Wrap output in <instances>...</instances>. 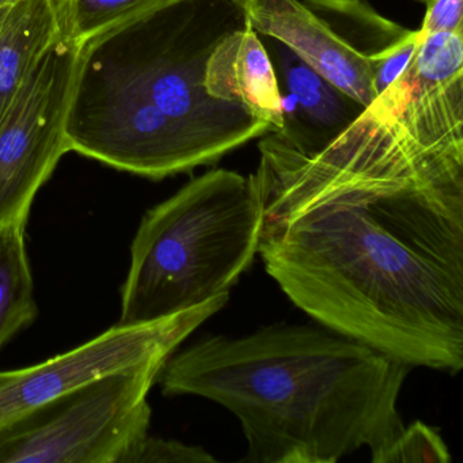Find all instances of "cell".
<instances>
[{"label":"cell","instance_id":"obj_1","mask_svg":"<svg viewBox=\"0 0 463 463\" xmlns=\"http://www.w3.org/2000/svg\"><path fill=\"white\" fill-rule=\"evenodd\" d=\"M463 78L408 67L317 150L269 132L250 175L268 275L317 322L406 363L463 367Z\"/></svg>","mask_w":463,"mask_h":463},{"label":"cell","instance_id":"obj_2","mask_svg":"<svg viewBox=\"0 0 463 463\" xmlns=\"http://www.w3.org/2000/svg\"><path fill=\"white\" fill-rule=\"evenodd\" d=\"M250 0H156L83 43L66 118L70 151L162 180L273 132L204 86L219 43L249 24Z\"/></svg>","mask_w":463,"mask_h":463},{"label":"cell","instance_id":"obj_3","mask_svg":"<svg viewBox=\"0 0 463 463\" xmlns=\"http://www.w3.org/2000/svg\"><path fill=\"white\" fill-rule=\"evenodd\" d=\"M411 365L324 326L276 324L243 337L211 335L172 354L166 395L207 398L234 413L248 463L371 458L403 425L398 397Z\"/></svg>","mask_w":463,"mask_h":463},{"label":"cell","instance_id":"obj_4","mask_svg":"<svg viewBox=\"0 0 463 463\" xmlns=\"http://www.w3.org/2000/svg\"><path fill=\"white\" fill-rule=\"evenodd\" d=\"M250 175L215 169L148 211L131 249L118 325L177 316L230 292L259 251Z\"/></svg>","mask_w":463,"mask_h":463},{"label":"cell","instance_id":"obj_5","mask_svg":"<svg viewBox=\"0 0 463 463\" xmlns=\"http://www.w3.org/2000/svg\"><path fill=\"white\" fill-rule=\"evenodd\" d=\"M166 362L108 373L0 425V463H124L148 435L147 395Z\"/></svg>","mask_w":463,"mask_h":463},{"label":"cell","instance_id":"obj_6","mask_svg":"<svg viewBox=\"0 0 463 463\" xmlns=\"http://www.w3.org/2000/svg\"><path fill=\"white\" fill-rule=\"evenodd\" d=\"M80 45L59 37L0 120V227L25 224L70 147L66 118Z\"/></svg>","mask_w":463,"mask_h":463},{"label":"cell","instance_id":"obj_7","mask_svg":"<svg viewBox=\"0 0 463 463\" xmlns=\"http://www.w3.org/2000/svg\"><path fill=\"white\" fill-rule=\"evenodd\" d=\"M230 292L177 316L143 325H116L83 345L23 370L0 373V425L31 409L150 360H167L200 325L229 302Z\"/></svg>","mask_w":463,"mask_h":463},{"label":"cell","instance_id":"obj_8","mask_svg":"<svg viewBox=\"0 0 463 463\" xmlns=\"http://www.w3.org/2000/svg\"><path fill=\"white\" fill-rule=\"evenodd\" d=\"M249 24L273 37L364 108L376 99L370 63L299 0H250Z\"/></svg>","mask_w":463,"mask_h":463},{"label":"cell","instance_id":"obj_9","mask_svg":"<svg viewBox=\"0 0 463 463\" xmlns=\"http://www.w3.org/2000/svg\"><path fill=\"white\" fill-rule=\"evenodd\" d=\"M259 34V33H257ZM272 61L281 96L278 135L298 150H317L351 126L365 108L308 66L284 43L259 34Z\"/></svg>","mask_w":463,"mask_h":463},{"label":"cell","instance_id":"obj_10","mask_svg":"<svg viewBox=\"0 0 463 463\" xmlns=\"http://www.w3.org/2000/svg\"><path fill=\"white\" fill-rule=\"evenodd\" d=\"M207 93L248 109L279 132L283 128L280 89L272 61L250 25L234 32L211 53L205 67Z\"/></svg>","mask_w":463,"mask_h":463},{"label":"cell","instance_id":"obj_11","mask_svg":"<svg viewBox=\"0 0 463 463\" xmlns=\"http://www.w3.org/2000/svg\"><path fill=\"white\" fill-rule=\"evenodd\" d=\"M354 52L370 63L376 99L400 80L420 42L409 31L371 7L367 0H305Z\"/></svg>","mask_w":463,"mask_h":463},{"label":"cell","instance_id":"obj_12","mask_svg":"<svg viewBox=\"0 0 463 463\" xmlns=\"http://www.w3.org/2000/svg\"><path fill=\"white\" fill-rule=\"evenodd\" d=\"M59 37L58 0H18L0 10V120Z\"/></svg>","mask_w":463,"mask_h":463},{"label":"cell","instance_id":"obj_13","mask_svg":"<svg viewBox=\"0 0 463 463\" xmlns=\"http://www.w3.org/2000/svg\"><path fill=\"white\" fill-rule=\"evenodd\" d=\"M25 224L0 227V349L36 318Z\"/></svg>","mask_w":463,"mask_h":463},{"label":"cell","instance_id":"obj_14","mask_svg":"<svg viewBox=\"0 0 463 463\" xmlns=\"http://www.w3.org/2000/svg\"><path fill=\"white\" fill-rule=\"evenodd\" d=\"M154 2L156 0H58L61 37L82 45Z\"/></svg>","mask_w":463,"mask_h":463},{"label":"cell","instance_id":"obj_15","mask_svg":"<svg viewBox=\"0 0 463 463\" xmlns=\"http://www.w3.org/2000/svg\"><path fill=\"white\" fill-rule=\"evenodd\" d=\"M371 460L373 463H449L451 455L439 430L424 422L414 421Z\"/></svg>","mask_w":463,"mask_h":463},{"label":"cell","instance_id":"obj_16","mask_svg":"<svg viewBox=\"0 0 463 463\" xmlns=\"http://www.w3.org/2000/svg\"><path fill=\"white\" fill-rule=\"evenodd\" d=\"M207 463L215 462V458L203 447L188 446L175 440L146 436L127 455L124 463Z\"/></svg>","mask_w":463,"mask_h":463},{"label":"cell","instance_id":"obj_17","mask_svg":"<svg viewBox=\"0 0 463 463\" xmlns=\"http://www.w3.org/2000/svg\"><path fill=\"white\" fill-rule=\"evenodd\" d=\"M425 6L420 34L463 32V0H414Z\"/></svg>","mask_w":463,"mask_h":463},{"label":"cell","instance_id":"obj_18","mask_svg":"<svg viewBox=\"0 0 463 463\" xmlns=\"http://www.w3.org/2000/svg\"><path fill=\"white\" fill-rule=\"evenodd\" d=\"M18 0H0V10H5L12 5L17 4Z\"/></svg>","mask_w":463,"mask_h":463}]
</instances>
